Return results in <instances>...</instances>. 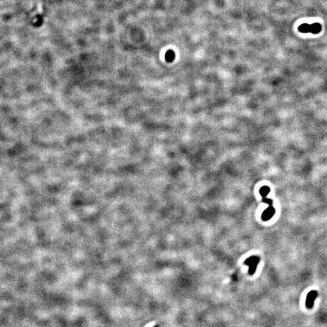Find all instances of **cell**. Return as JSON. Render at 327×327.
Segmentation results:
<instances>
[{"label":"cell","mask_w":327,"mask_h":327,"mask_svg":"<svg viewBox=\"0 0 327 327\" xmlns=\"http://www.w3.org/2000/svg\"><path fill=\"white\" fill-rule=\"evenodd\" d=\"M260 262V257L258 256H251L245 260V264L248 265L249 267L248 268V273L250 275H253L255 273L256 270H257V265Z\"/></svg>","instance_id":"6da1fadb"},{"label":"cell","mask_w":327,"mask_h":327,"mask_svg":"<svg viewBox=\"0 0 327 327\" xmlns=\"http://www.w3.org/2000/svg\"><path fill=\"white\" fill-rule=\"evenodd\" d=\"M318 295V292L316 290H312L307 294V298H306V307L308 309H311L314 307V301L317 299Z\"/></svg>","instance_id":"7a4b0ae2"},{"label":"cell","mask_w":327,"mask_h":327,"mask_svg":"<svg viewBox=\"0 0 327 327\" xmlns=\"http://www.w3.org/2000/svg\"><path fill=\"white\" fill-rule=\"evenodd\" d=\"M322 30L321 24L319 23H314L310 24V33H314V34H317L320 33Z\"/></svg>","instance_id":"3957f363"},{"label":"cell","mask_w":327,"mask_h":327,"mask_svg":"<svg viewBox=\"0 0 327 327\" xmlns=\"http://www.w3.org/2000/svg\"><path fill=\"white\" fill-rule=\"evenodd\" d=\"M299 30L300 32H301V33H310V24H301L299 27Z\"/></svg>","instance_id":"277c9868"},{"label":"cell","mask_w":327,"mask_h":327,"mask_svg":"<svg viewBox=\"0 0 327 327\" xmlns=\"http://www.w3.org/2000/svg\"><path fill=\"white\" fill-rule=\"evenodd\" d=\"M174 58H175V54H174V52H172V51H168L166 53V55H165V59H166L167 62H173Z\"/></svg>","instance_id":"5b68a950"},{"label":"cell","mask_w":327,"mask_h":327,"mask_svg":"<svg viewBox=\"0 0 327 327\" xmlns=\"http://www.w3.org/2000/svg\"><path fill=\"white\" fill-rule=\"evenodd\" d=\"M154 327H158V326H154Z\"/></svg>","instance_id":"8992f818"}]
</instances>
